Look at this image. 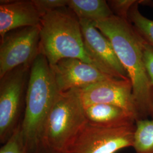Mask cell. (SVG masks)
Returning <instances> with one entry per match:
<instances>
[{"mask_svg":"<svg viewBox=\"0 0 153 153\" xmlns=\"http://www.w3.org/2000/svg\"><path fill=\"white\" fill-rule=\"evenodd\" d=\"M85 49L95 67L120 79H129L110 40L95 26V22L79 19Z\"/></svg>","mask_w":153,"mask_h":153,"instance_id":"ba28073f","label":"cell"},{"mask_svg":"<svg viewBox=\"0 0 153 153\" xmlns=\"http://www.w3.org/2000/svg\"><path fill=\"white\" fill-rule=\"evenodd\" d=\"M133 148L136 153H153V119L136 121Z\"/></svg>","mask_w":153,"mask_h":153,"instance_id":"5bb4252c","label":"cell"},{"mask_svg":"<svg viewBox=\"0 0 153 153\" xmlns=\"http://www.w3.org/2000/svg\"><path fill=\"white\" fill-rule=\"evenodd\" d=\"M58 94L51 66L40 53L30 68L21 125L25 142L33 152L40 142L45 121Z\"/></svg>","mask_w":153,"mask_h":153,"instance_id":"3957f363","label":"cell"},{"mask_svg":"<svg viewBox=\"0 0 153 153\" xmlns=\"http://www.w3.org/2000/svg\"><path fill=\"white\" fill-rule=\"evenodd\" d=\"M95 26L109 39L132 85L138 120L152 116V86L143 62V39L127 20L112 16L95 22Z\"/></svg>","mask_w":153,"mask_h":153,"instance_id":"6da1fadb","label":"cell"},{"mask_svg":"<svg viewBox=\"0 0 153 153\" xmlns=\"http://www.w3.org/2000/svg\"><path fill=\"white\" fill-rule=\"evenodd\" d=\"M34 153H61L58 152H56L54 150L47 147L43 143L40 142L35 150Z\"/></svg>","mask_w":153,"mask_h":153,"instance_id":"ffe728a7","label":"cell"},{"mask_svg":"<svg viewBox=\"0 0 153 153\" xmlns=\"http://www.w3.org/2000/svg\"><path fill=\"white\" fill-rule=\"evenodd\" d=\"M51 68L59 93L86 88L97 82L115 78L77 59H62Z\"/></svg>","mask_w":153,"mask_h":153,"instance_id":"30bf717a","label":"cell"},{"mask_svg":"<svg viewBox=\"0 0 153 153\" xmlns=\"http://www.w3.org/2000/svg\"><path fill=\"white\" fill-rule=\"evenodd\" d=\"M40 26L17 28L1 38L0 78L21 65L31 67L40 54Z\"/></svg>","mask_w":153,"mask_h":153,"instance_id":"52a82bcc","label":"cell"},{"mask_svg":"<svg viewBox=\"0 0 153 153\" xmlns=\"http://www.w3.org/2000/svg\"><path fill=\"white\" fill-rule=\"evenodd\" d=\"M141 0H137L128 14V21L146 42L153 47V20L143 16L139 10Z\"/></svg>","mask_w":153,"mask_h":153,"instance_id":"9a60e30c","label":"cell"},{"mask_svg":"<svg viewBox=\"0 0 153 153\" xmlns=\"http://www.w3.org/2000/svg\"><path fill=\"white\" fill-rule=\"evenodd\" d=\"M136 124L102 128L87 123L65 153H116L133 147Z\"/></svg>","mask_w":153,"mask_h":153,"instance_id":"8992f818","label":"cell"},{"mask_svg":"<svg viewBox=\"0 0 153 153\" xmlns=\"http://www.w3.org/2000/svg\"><path fill=\"white\" fill-rule=\"evenodd\" d=\"M87 123L76 89L59 93L45 121L40 142L65 153Z\"/></svg>","mask_w":153,"mask_h":153,"instance_id":"277c9868","label":"cell"},{"mask_svg":"<svg viewBox=\"0 0 153 153\" xmlns=\"http://www.w3.org/2000/svg\"><path fill=\"white\" fill-rule=\"evenodd\" d=\"M152 117L153 119V87L152 88Z\"/></svg>","mask_w":153,"mask_h":153,"instance_id":"7402d4cb","label":"cell"},{"mask_svg":"<svg viewBox=\"0 0 153 153\" xmlns=\"http://www.w3.org/2000/svg\"><path fill=\"white\" fill-rule=\"evenodd\" d=\"M142 52L143 62L149 79L153 87V47L146 42H142Z\"/></svg>","mask_w":153,"mask_h":153,"instance_id":"d6986e66","label":"cell"},{"mask_svg":"<svg viewBox=\"0 0 153 153\" xmlns=\"http://www.w3.org/2000/svg\"><path fill=\"white\" fill-rule=\"evenodd\" d=\"M68 7L79 19L97 22L114 16L105 0H69Z\"/></svg>","mask_w":153,"mask_h":153,"instance_id":"4fadbf2b","label":"cell"},{"mask_svg":"<svg viewBox=\"0 0 153 153\" xmlns=\"http://www.w3.org/2000/svg\"><path fill=\"white\" fill-rule=\"evenodd\" d=\"M137 0H109L107 3L114 15L128 21V14Z\"/></svg>","mask_w":153,"mask_h":153,"instance_id":"e0dca14e","label":"cell"},{"mask_svg":"<svg viewBox=\"0 0 153 153\" xmlns=\"http://www.w3.org/2000/svg\"><path fill=\"white\" fill-rule=\"evenodd\" d=\"M140 5L153 7V0H141L140 2Z\"/></svg>","mask_w":153,"mask_h":153,"instance_id":"44dd1931","label":"cell"},{"mask_svg":"<svg viewBox=\"0 0 153 153\" xmlns=\"http://www.w3.org/2000/svg\"><path fill=\"white\" fill-rule=\"evenodd\" d=\"M40 29V53L50 66L77 59L95 66L85 47L79 20L68 6L43 16Z\"/></svg>","mask_w":153,"mask_h":153,"instance_id":"7a4b0ae2","label":"cell"},{"mask_svg":"<svg viewBox=\"0 0 153 153\" xmlns=\"http://www.w3.org/2000/svg\"><path fill=\"white\" fill-rule=\"evenodd\" d=\"M0 153H34L29 149L25 142L21 126L3 144L0 149Z\"/></svg>","mask_w":153,"mask_h":153,"instance_id":"2e32d148","label":"cell"},{"mask_svg":"<svg viewBox=\"0 0 153 153\" xmlns=\"http://www.w3.org/2000/svg\"><path fill=\"white\" fill-rule=\"evenodd\" d=\"M42 17L51 11L68 6L69 0H32Z\"/></svg>","mask_w":153,"mask_h":153,"instance_id":"ac0fdd59","label":"cell"},{"mask_svg":"<svg viewBox=\"0 0 153 153\" xmlns=\"http://www.w3.org/2000/svg\"><path fill=\"white\" fill-rule=\"evenodd\" d=\"M130 79L111 78L76 89L83 106L93 104L115 105L129 111L138 119Z\"/></svg>","mask_w":153,"mask_h":153,"instance_id":"9c48e42d","label":"cell"},{"mask_svg":"<svg viewBox=\"0 0 153 153\" xmlns=\"http://www.w3.org/2000/svg\"><path fill=\"white\" fill-rule=\"evenodd\" d=\"M30 68L19 66L0 78V142L2 144L22 124Z\"/></svg>","mask_w":153,"mask_h":153,"instance_id":"5b68a950","label":"cell"},{"mask_svg":"<svg viewBox=\"0 0 153 153\" xmlns=\"http://www.w3.org/2000/svg\"><path fill=\"white\" fill-rule=\"evenodd\" d=\"M42 18L32 0H1V38L15 29L40 26Z\"/></svg>","mask_w":153,"mask_h":153,"instance_id":"8fae6325","label":"cell"},{"mask_svg":"<svg viewBox=\"0 0 153 153\" xmlns=\"http://www.w3.org/2000/svg\"><path fill=\"white\" fill-rule=\"evenodd\" d=\"M88 123L102 128H118L135 124L136 116L120 107L108 104L83 106Z\"/></svg>","mask_w":153,"mask_h":153,"instance_id":"7c38bea8","label":"cell"}]
</instances>
